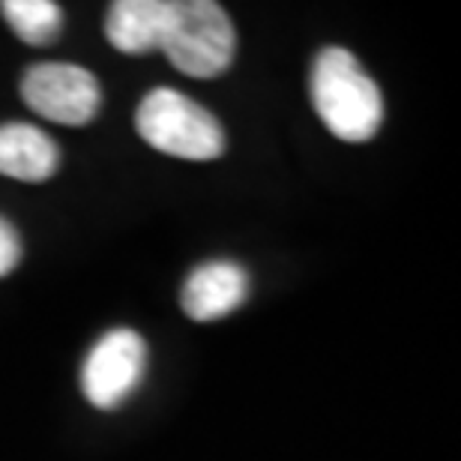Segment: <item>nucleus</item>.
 Instances as JSON below:
<instances>
[{
    "mask_svg": "<svg viewBox=\"0 0 461 461\" xmlns=\"http://www.w3.org/2000/svg\"><path fill=\"white\" fill-rule=\"evenodd\" d=\"M312 105L339 141H372L384 123V96L354 54L327 45L312 63Z\"/></svg>",
    "mask_w": 461,
    "mask_h": 461,
    "instance_id": "obj_1",
    "label": "nucleus"
},
{
    "mask_svg": "<svg viewBox=\"0 0 461 461\" xmlns=\"http://www.w3.org/2000/svg\"><path fill=\"white\" fill-rule=\"evenodd\" d=\"M135 129L153 150L174 159L210 162L225 153L222 123L204 105L171 87H156L138 103Z\"/></svg>",
    "mask_w": 461,
    "mask_h": 461,
    "instance_id": "obj_2",
    "label": "nucleus"
},
{
    "mask_svg": "<svg viewBox=\"0 0 461 461\" xmlns=\"http://www.w3.org/2000/svg\"><path fill=\"white\" fill-rule=\"evenodd\" d=\"M159 49L183 76L216 78L234 60L237 33L216 0H180L171 4Z\"/></svg>",
    "mask_w": 461,
    "mask_h": 461,
    "instance_id": "obj_3",
    "label": "nucleus"
},
{
    "mask_svg": "<svg viewBox=\"0 0 461 461\" xmlns=\"http://www.w3.org/2000/svg\"><path fill=\"white\" fill-rule=\"evenodd\" d=\"M22 99L31 112L60 126H87L99 114L103 90L90 69L76 63H36L22 78Z\"/></svg>",
    "mask_w": 461,
    "mask_h": 461,
    "instance_id": "obj_4",
    "label": "nucleus"
},
{
    "mask_svg": "<svg viewBox=\"0 0 461 461\" xmlns=\"http://www.w3.org/2000/svg\"><path fill=\"white\" fill-rule=\"evenodd\" d=\"M147 345L129 327L108 330L99 342L87 350L81 366V393L99 411L120 408L144 381Z\"/></svg>",
    "mask_w": 461,
    "mask_h": 461,
    "instance_id": "obj_5",
    "label": "nucleus"
},
{
    "mask_svg": "<svg viewBox=\"0 0 461 461\" xmlns=\"http://www.w3.org/2000/svg\"><path fill=\"white\" fill-rule=\"evenodd\" d=\"M249 297V276L234 261H207L189 273L180 291V306L186 318L198 324L228 318Z\"/></svg>",
    "mask_w": 461,
    "mask_h": 461,
    "instance_id": "obj_6",
    "label": "nucleus"
},
{
    "mask_svg": "<svg viewBox=\"0 0 461 461\" xmlns=\"http://www.w3.org/2000/svg\"><path fill=\"white\" fill-rule=\"evenodd\" d=\"M60 168V150L42 129L31 123L0 126V174L22 183L51 180Z\"/></svg>",
    "mask_w": 461,
    "mask_h": 461,
    "instance_id": "obj_7",
    "label": "nucleus"
},
{
    "mask_svg": "<svg viewBox=\"0 0 461 461\" xmlns=\"http://www.w3.org/2000/svg\"><path fill=\"white\" fill-rule=\"evenodd\" d=\"M168 13V0H117L105 18L108 42L123 54H150L162 45Z\"/></svg>",
    "mask_w": 461,
    "mask_h": 461,
    "instance_id": "obj_8",
    "label": "nucleus"
},
{
    "mask_svg": "<svg viewBox=\"0 0 461 461\" xmlns=\"http://www.w3.org/2000/svg\"><path fill=\"white\" fill-rule=\"evenodd\" d=\"M6 24L27 45H51L63 31V13L54 0H4L0 4Z\"/></svg>",
    "mask_w": 461,
    "mask_h": 461,
    "instance_id": "obj_9",
    "label": "nucleus"
},
{
    "mask_svg": "<svg viewBox=\"0 0 461 461\" xmlns=\"http://www.w3.org/2000/svg\"><path fill=\"white\" fill-rule=\"evenodd\" d=\"M18 264H22V237H18L13 222L0 216V279L13 273Z\"/></svg>",
    "mask_w": 461,
    "mask_h": 461,
    "instance_id": "obj_10",
    "label": "nucleus"
}]
</instances>
